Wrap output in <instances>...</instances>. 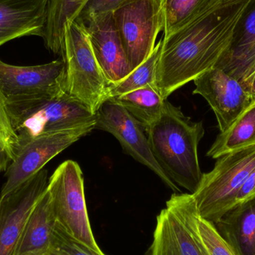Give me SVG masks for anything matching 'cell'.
Returning <instances> with one entry per match:
<instances>
[{
  "label": "cell",
  "instance_id": "obj_23",
  "mask_svg": "<svg viewBox=\"0 0 255 255\" xmlns=\"http://www.w3.org/2000/svg\"><path fill=\"white\" fill-rule=\"evenodd\" d=\"M220 0H159L163 16V37L196 20Z\"/></svg>",
  "mask_w": 255,
  "mask_h": 255
},
{
  "label": "cell",
  "instance_id": "obj_21",
  "mask_svg": "<svg viewBox=\"0 0 255 255\" xmlns=\"http://www.w3.org/2000/svg\"><path fill=\"white\" fill-rule=\"evenodd\" d=\"M89 0H49L43 39L45 46L55 54L61 52L64 25L75 20Z\"/></svg>",
  "mask_w": 255,
  "mask_h": 255
},
{
  "label": "cell",
  "instance_id": "obj_20",
  "mask_svg": "<svg viewBox=\"0 0 255 255\" xmlns=\"http://www.w3.org/2000/svg\"><path fill=\"white\" fill-rule=\"evenodd\" d=\"M255 147V100L226 130L220 132L207 156L217 159L224 154Z\"/></svg>",
  "mask_w": 255,
  "mask_h": 255
},
{
  "label": "cell",
  "instance_id": "obj_8",
  "mask_svg": "<svg viewBox=\"0 0 255 255\" xmlns=\"http://www.w3.org/2000/svg\"><path fill=\"white\" fill-rule=\"evenodd\" d=\"M95 129V124L44 133L19 144L14 159L6 169L0 197L16 190L43 169L52 158Z\"/></svg>",
  "mask_w": 255,
  "mask_h": 255
},
{
  "label": "cell",
  "instance_id": "obj_27",
  "mask_svg": "<svg viewBox=\"0 0 255 255\" xmlns=\"http://www.w3.org/2000/svg\"><path fill=\"white\" fill-rule=\"evenodd\" d=\"M255 198V168L249 175L238 192L235 201V206L248 202Z\"/></svg>",
  "mask_w": 255,
  "mask_h": 255
},
{
  "label": "cell",
  "instance_id": "obj_16",
  "mask_svg": "<svg viewBox=\"0 0 255 255\" xmlns=\"http://www.w3.org/2000/svg\"><path fill=\"white\" fill-rule=\"evenodd\" d=\"M49 0H0V46L24 36L43 37Z\"/></svg>",
  "mask_w": 255,
  "mask_h": 255
},
{
  "label": "cell",
  "instance_id": "obj_18",
  "mask_svg": "<svg viewBox=\"0 0 255 255\" xmlns=\"http://www.w3.org/2000/svg\"><path fill=\"white\" fill-rule=\"evenodd\" d=\"M214 225L238 255H255V198L234 207Z\"/></svg>",
  "mask_w": 255,
  "mask_h": 255
},
{
  "label": "cell",
  "instance_id": "obj_24",
  "mask_svg": "<svg viewBox=\"0 0 255 255\" xmlns=\"http://www.w3.org/2000/svg\"><path fill=\"white\" fill-rule=\"evenodd\" d=\"M161 46L162 39L156 45L147 59L132 70L127 77L117 83L108 85L106 91L107 99L115 98L145 87L155 88L154 82Z\"/></svg>",
  "mask_w": 255,
  "mask_h": 255
},
{
  "label": "cell",
  "instance_id": "obj_7",
  "mask_svg": "<svg viewBox=\"0 0 255 255\" xmlns=\"http://www.w3.org/2000/svg\"><path fill=\"white\" fill-rule=\"evenodd\" d=\"M112 16L130 68L134 70L151 55L163 31L159 0H128Z\"/></svg>",
  "mask_w": 255,
  "mask_h": 255
},
{
  "label": "cell",
  "instance_id": "obj_10",
  "mask_svg": "<svg viewBox=\"0 0 255 255\" xmlns=\"http://www.w3.org/2000/svg\"><path fill=\"white\" fill-rule=\"evenodd\" d=\"M48 182V171L43 169L0 197V255H14L27 219L47 189Z\"/></svg>",
  "mask_w": 255,
  "mask_h": 255
},
{
  "label": "cell",
  "instance_id": "obj_2",
  "mask_svg": "<svg viewBox=\"0 0 255 255\" xmlns=\"http://www.w3.org/2000/svg\"><path fill=\"white\" fill-rule=\"evenodd\" d=\"M145 132L154 159L165 174L193 194L203 174L198 156L205 135L202 122L192 121L166 100L160 118Z\"/></svg>",
  "mask_w": 255,
  "mask_h": 255
},
{
  "label": "cell",
  "instance_id": "obj_19",
  "mask_svg": "<svg viewBox=\"0 0 255 255\" xmlns=\"http://www.w3.org/2000/svg\"><path fill=\"white\" fill-rule=\"evenodd\" d=\"M166 205L188 223L209 255H238L220 235L214 223L199 215L193 195L174 193Z\"/></svg>",
  "mask_w": 255,
  "mask_h": 255
},
{
  "label": "cell",
  "instance_id": "obj_3",
  "mask_svg": "<svg viewBox=\"0 0 255 255\" xmlns=\"http://www.w3.org/2000/svg\"><path fill=\"white\" fill-rule=\"evenodd\" d=\"M4 105L18 145L39 135L96 124L88 107L64 93L19 97Z\"/></svg>",
  "mask_w": 255,
  "mask_h": 255
},
{
  "label": "cell",
  "instance_id": "obj_12",
  "mask_svg": "<svg viewBox=\"0 0 255 255\" xmlns=\"http://www.w3.org/2000/svg\"><path fill=\"white\" fill-rule=\"evenodd\" d=\"M64 62L56 60L36 66H15L0 58V93L4 100L30 96L59 94Z\"/></svg>",
  "mask_w": 255,
  "mask_h": 255
},
{
  "label": "cell",
  "instance_id": "obj_1",
  "mask_svg": "<svg viewBox=\"0 0 255 255\" xmlns=\"http://www.w3.org/2000/svg\"><path fill=\"white\" fill-rule=\"evenodd\" d=\"M248 1L220 0L191 23L163 37L154 86L163 100L217 65Z\"/></svg>",
  "mask_w": 255,
  "mask_h": 255
},
{
  "label": "cell",
  "instance_id": "obj_9",
  "mask_svg": "<svg viewBox=\"0 0 255 255\" xmlns=\"http://www.w3.org/2000/svg\"><path fill=\"white\" fill-rule=\"evenodd\" d=\"M95 116V129L112 133L127 154L154 172L175 193H181L154 159L145 129L115 99L105 100Z\"/></svg>",
  "mask_w": 255,
  "mask_h": 255
},
{
  "label": "cell",
  "instance_id": "obj_15",
  "mask_svg": "<svg viewBox=\"0 0 255 255\" xmlns=\"http://www.w3.org/2000/svg\"><path fill=\"white\" fill-rule=\"evenodd\" d=\"M214 67L240 82L255 70V0H249L237 22L230 46Z\"/></svg>",
  "mask_w": 255,
  "mask_h": 255
},
{
  "label": "cell",
  "instance_id": "obj_14",
  "mask_svg": "<svg viewBox=\"0 0 255 255\" xmlns=\"http://www.w3.org/2000/svg\"><path fill=\"white\" fill-rule=\"evenodd\" d=\"M145 255H209L191 226L166 208L157 217L153 241Z\"/></svg>",
  "mask_w": 255,
  "mask_h": 255
},
{
  "label": "cell",
  "instance_id": "obj_29",
  "mask_svg": "<svg viewBox=\"0 0 255 255\" xmlns=\"http://www.w3.org/2000/svg\"><path fill=\"white\" fill-rule=\"evenodd\" d=\"M241 82L244 89L255 98V70Z\"/></svg>",
  "mask_w": 255,
  "mask_h": 255
},
{
  "label": "cell",
  "instance_id": "obj_5",
  "mask_svg": "<svg viewBox=\"0 0 255 255\" xmlns=\"http://www.w3.org/2000/svg\"><path fill=\"white\" fill-rule=\"evenodd\" d=\"M255 168V147L224 154L214 169L202 174L193 193L199 215L216 223L235 206L240 189Z\"/></svg>",
  "mask_w": 255,
  "mask_h": 255
},
{
  "label": "cell",
  "instance_id": "obj_25",
  "mask_svg": "<svg viewBox=\"0 0 255 255\" xmlns=\"http://www.w3.org/2000/svg\"><path fill=\"white\" fill-rule=\"evenodd\" d=\"M47 255H106L98 253L70 236L58 223L52 234L50 249Z\"/></svg>",
  "mask_w": 255,
  "mask_h": 255
},
{
  "label": "cell",
  "instance_id": "obj_4",
  "mask_svg": "<svg viewBox=\"0 0 255 255\" xmlns=\"http://www.w3.org/2000/svg\"><path fill=\"white\" fill-rule=\"evenodd\" d=\"M61 55L64 62V94L97 113L107 100L108 84L97 62L86 25L75 19L64 25Z\"/></svg>",
  "mask_w": 255,
  "mask_h": 255
},
{
  "label": "cell",
  "instance_id": "obj_11",
  "mask_svg": "<svg viewBox=\"0 0 255 255\" xmlns=\"http://www.w3.org/2000/svg\"><path fill=\"white\" fill-rule=\"evenodd\" d=\"M193 94L202 96L212 109L220 132L224 131L255 98L238 79L222 69L214 67L194 81Z\"/></svg>",
  "mask_w": 255,
  "mask_h": 255
},
{
  "label": "cell",
  "instance_id": "obj_13",
  "mask_svg": "<svg viewBox=\"0 0 255 255\" xmlns=\"http://www.w3.org/2000/svg\"><path fill=\"white\" fill-rule=\"evenodd\" d=\"M87 31L97 62L108 84H115L132 71L112 13L90 18Z\"/></svg>",
  "mask_w": 255,
  "mask_h": 255
},
{
  "label": "cell",
  "instance_id": "obj_28",
  "mask_svg": "<svg viewBox=\"0 0 255 255\" xmlns=\"http://www.w3.org/2000/svg\"><path fill=\"white\" fill-rule=\"evenodd\" d=\"M13 159L14 154L11 150L0 142V172L6 171Z\"/></svg>",
  "mask_w": 255,
  "mask_h": 255
},
{
  "label": "cell",
  "instance_id": "obj_22",
  "mask_svg": "<svg viewBox=\"0 0 255 255\" xmlns=\"http://www.w3.org/2000/svg\"><path fill=\"white\" fill-rule=\"evenodd\" d=\"M114 99L145 130L160 118L166 100L153 87L140 88Z\"/></svg>",
  "mask_w": 255,
  "mask_h": 255
},
{
  "label": "cell",
  "instance_id": "obj_6",
  "mask_svg": "<svg viewBox=\"0 0 255 255\" xmlns=\"http://www.w3.org/2000/svg\"><path fill=\"white\" fill-rule=\"evenodd\" d=\"M84 175L74 160L63 162L49 178L47 190L56 223L67 233L98 253H103L93 234L85 195Z\"/></svg>",
  "mask_w": 255,
  "mask_h": 255
},
{
  "label": "cell",
  "instance_id": "obj_17",
  "mask_svg": "<svg viewBox=\"0 0 255 255\" xmlns=\"http://www.w3.org/2000/svg\"><path fill=\"white\" fill-rule=\"evenodd\" d=\"M56 224L46 189L27 219L13 255H47Z\"/></svg>",
  "mask_w": 255,
  "mask_h": 255
},
{
  "label": "cell",
  "instance_id": "obj_26",
  "mask_svg": "<svg viewBox=\"0 0 255 255\" xmlns=\"http://www.w3.org/2000/svg\"><path fill=\"white\" fill-rule=\"evenodd\" d=\"M128 0H89L76 19L84 23L90 18L101 13H112Z\"/></svg>",
  "mask_w": 255,
  "mask_h": 255
}]
</instances>
